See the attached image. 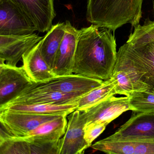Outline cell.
<instances>
[{
  "label": "cell",
  "mask_w": 154,
  "mask_h": 154,
  "mask_svg": "<svg viewBox=\"0 0 154 154\" xmlns=\"http://www.w3.org/2000/svg\"><path fill=\"white\" fill-rule=\"evenodd\" d=\"M112 32L93 24L79 29L73 74L103 81L111 78L118 52Z\"/></svg>",
  "instance_id": "6da1fadb"
},
{
  "label": "cell",
  "mask_w": 154,
  "mask_h": 154,
  "mask_svg": "<svg viewBox=\"0 0 154 154\" xmlns=\"http://www.w3.org/2000/svg\"><path fill=\"white\" fill-rule=\"evenodd\" d=\"M144 0H88L86 19L113 32L126 24L139 25Z\"/></svg>",
  "instance_id": "7a4b0ae2"
},
{
  "label": "cell",
  "mask_w": 154,
  "mask_h": 154,
  "mask_svg": "<svg viewBox=\"0 0 154 154\" xmlns=\"http://www.w3.org/2000/svg\"><path fill=\"white\" fill-rule=\"evenodd\" d=\"M115 65L127 71L143 91L154 93V41L126 42L117 52Z\"/></svg>",
  "instance_id": "3957f363"
},
{
  "label": "cell",
  "mask_w": 154,
  "mask_h": 154,
  "mask_svg": "<svg viewBox=\"0 0 154 154\" xmlns=\"http://www.w3.org/2000/svg\"><path fill=\"white\" fill-rule=\"evenodd\" d=\"M35 83L23 66L18 67L0 62V107L11 101Z\"/></svg>",
  "instance_id": "277c9868"
},
{
  "label": "cell",
  "mask_w": 154,
  "mask_h": 154,
  "mask_svg": "<svg viewBox=\"0 0 154 154\" xmlns=\"http://www.w3.org/2000/svg\"><path fill=\"white\" fill-rule=\"evenodd\" d=\"M103 82L101 80L72 74L56 77L46 82L35 83L24 91H52L63 94H85L100 86Z\"/></svg>",
  "instance_id": "5b68a950"
},
{
  "label": "cell",
  "mask_w": 154,
  "mask_h": 154,
  "mask_svg": "<svg viewBox=\"0 0 154 154\" xmlns=\"http://www.w3.org/2000/svg\"><path fill=\"white\" fill-rule=\"evenodd\" d=\"M61 115L21 113L8 110H0V123L7 132L16 137L26 136L46 122Z\"/></svg>",
  "instance_id": "8992f818"
},
{
  "label": "cell",
  "mask_w": 154,
  "mask_h": 154,
  "mask_svg": "<svg viewBox=\"0 0 154 154\" xmlns=\"http://www.w3.org/2000/svg\"><path fill=\"white\" fill-rule=\"evenodd\" d=\"M106 140H154V112H137Z\"/></svg>",
  "instance_id": "52a82bcc"
},
{
  "label": "cell",
  "mask_w": 154,
  "mask_h": 154,
  "mask_svg": "<svg viewBox=\"0 0 154 154\" xmlns=\"http://www.w3.org/2000/svg\"><path fill=\"white\" fill-rule=\"evenodd\" d=\"M35 26L37 31L48 32L55 17L54 0H11Z\"/></svg>",
  "instance_id": "ba28073f"
},
{
  "label": "cell",
  "mask_w": 154,
  "mask_h": 154,
  "mask_svg": "<svg viewBox=\"0 0 154 154\" xmlns=\"http://www.w3.org/2000/svg\"><path fill=\"white\" fill-rule=\"evenodd\" d=\"M65 133L59 139L57 154H80L90 147L84 138L85 122L82 111L75 110L69 114Z\"/></svg>",
  "instance_id": "9c48e42d"
},
{
  "label": "cell",
  "mask_w": 154,
  "mask_h": 154,
  "mask_svg": "<svg viewBox=\"0 0 154 154\" xmlns=\"http://www.w3.org/2000/svg\"><path fill=\"white\" fill-rule=\"evenodd\" d=\"M43 38L35 33L23 35H0V62L17 66L24 54Z\"/></svg>",
  "instance_id": "30bf717a"
},
{
  "label": "cell",
  "mask_w": 154,
  "mask_h": 154,
  "mask_svg": "<svg viewBox=\"0 0 154 154\" xmlns=\"http://www.w3.org/2000/svg\"><path fill=\"white\" fill-rule=\"evenodd\" d=\"M37 31L11 0H0V35H30Z\"/></svg>",
  "instance_id": "8fae6325"
},
{
  "label": "cell",
  "mask_w": 154,
  "mask_h": 154,
  "mask_svg": "<svg viewBox=\"0 0 154 154\" xmlns=\"http://www.w3.org/2000/svg\"><path fill=\"white\" fill-rule=\"evenodd\" d=\"M134 111L128 97L112 96L84 111L82 114L85 125L91 122H105L109 124L127 111Z\"/></svg>",
  "instance_id": "7c38bea8"
},
{
  "label": "cell",
  "mask_w": 154,
  "mask_h": 154,
  "mask_svg": "<svg viewBox=\"0 0 154 154\" xmlns=\"http://www.w3.org/2000/svg\"><path fill=\"white\" fill-rule=\"evenodd\" d=\"M66 23V32L56 57L53 72L56 77L73 74L75 56L79 29L69 21Z\"/></svg>",
  "instance_id": "4fadbf2b"
},
{
  "label": "cell",
  "mask_w": 154,
  "mask_h": 154,
  "mask_svg": "<svg viewBox=\"0 0 154 154\" xmlns=\"http://www.w3.org/2000/svg\"><path fill=\"white\" fill-rule=\"evenodd\" d=\"M1 154H57L58 143L43 144L28 141L10 135L0 128Z\"/></svg>",
  "instance_id": "5bb4252c"
},
{
  "label": "cell",
  "mask_w": 154,
  "mask_h": 154,
  "mask_svg": "<svg viewBox=\"0 0 154 154\" xmlns=\"http://www.w3.org/2000/svg\"><path fill=\"white\" fill-rule=\"evenodd\" d=\"M83 95L78 94H63L52 91H28L22 92L5 105L17 103L53 105L71 104L77 103L78 99Z\"/></svg>",
  "instance_id": "9a60e30c"
},
{
  "label": "cell",
  "mask_w": 154,
  "mask_h": 154,
  "mask_svg": "<svg viewBox=\"0 0 154 154\" xmlns=\"http://www.w3.org/2000/svg\"><path fill=\"white\" fill-rule=\"evenodd\" d=\"M109 154H154V140H99L91 146Z\"/></svg>",
  "instance_id": "2e32d148"
},
{
  "label": "cell",
  "mask_w": 154,
  "mask_h": 154,
  "mask_svg": "<svg viewBox=\"0 0 154 154\" xmlns=\"http://www.w3.org/2000/svg\"><path fill=\"white\" fill-rule=\"evenodd\" d=\"M40 45V41L22 57V66L29 77L35 83L46 82L56 77L42 56Z\"/></svg>",
  "instance_id": "e0dca14e"
},
{
  "label": "cell",
  "mask_w": 154,
  "mask_h": 154,
  "mask_svg": "<svg viewBox=\"0 0 154 154\" xmlns=\"http://www.w3.org/2000/svg\"><path fill=\"white\" fill-rule=\"evenodd\" d=\"M66 116L61 115L46 122L26 136L20 137L28 141L43 144L58 143L66 131Z\"/></svg>",
  "instance_id": "ac0fdd59"
},
{
  "label": "cell",
  "mask_w": 154,
  "mask_h": 154,
  "mask_svg": "<svg viewBox=\"0 0 154 154\" xmlns=\"http://www.w3.org/2000/svg\"><path fill=\"white\" fill-rule=\"evenodd\" d=\"M77 103L63 105L46 104H8L0 107V110H8L21 113L39 115H67L77 109Z\"/></svg>",
  "instance_id": "d6986e66"
},
{
  "label": "cell",
  "mask_w": 154,
  "mask_h": 154,
  "mask_svg": "<svg viewBox=\"0 0 154 154\" xmlns=\"http://www.w3.org/2000/svg\"><path fill=\"white\" fill-rule=\"evenodd\" d=\"M66 32V23L53 25L40 41L42 56L53 71L56 57Z\"/></svg>",
  "instance_id": "ffe728a7"
},
{
  "label": "cell",
  "mask_w": 154,
  "mask_h": 154,
  "mask_svg": "<svg viewBox=\"0 0 154 154\" xmlns=\"http://www.w3.org/2000/svg\"><path fill=\"white\" fill-rule=\"evenodd\" d=\"M116 82L113 77L105 80L97 88L80 97L77 101V110L84 111L108 98L117 94Z\"/></svg>",
  "instance_id": "44dd1931"
},
{
  "label": "cell",
  "mask_w": 154,
  "mask_h": 154,
  "mask_svg": "<svg viewBox=\"0 0 154 154\" xmlns=\"http://www.w3.org/2000/svg\"><path fill=\"white\" fill-rule=\"evenodd\" d=\"M128 97L134 112H154V93L146 91H137L131 94Z\"/></svg>",
  "instance_id": "7402d4cb"
},
{
  "label": "cell",
  "mask_w": 154,
  "mask_h": 154,
  "mask_svg": "<svg viewBox=\"0 0 154 154\" xmlns=\"http://www.w3.org/2000/svg\"><path fill=\"white\" fill-rule=\"evenodd\" d=\"M152 41H154V20H146L143 25L139 24L134 27L126 42L136 45Z\"/></svg>",
  "instance_id": "603a6c76"
},
{
  "label": "cell",
  "mask_w": 154,
  "mask_h": 154,
  "mask_svg": "<svg viewBox=\"0 0 154 154\" xmlns=\"http://www.w3.org/2000/svg\"><path fill=\"white\" fill-rule=\"evenodd\" d=\"M108 124L105 122H91L85 125L84 138L89 146L106 128Z\"/></svg>",
  "instance_id": "cb8c5ba5"
},
{
  "label": "cell",
  "mask_w": 154,
  "mask_h": 154,
  "mask_svg": "<svg viewBox=\"0 0 154 154\" xmlns=\"http://www.w3.org/2000/svg\"><path fill=\"white\" fill-rule=\"evenodd\" d=\"M153 12H154V0L153 1Z\"/></svg>",
  "instance_id": "d4e9b609"
}]
</instances>
